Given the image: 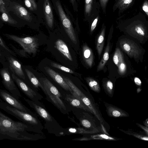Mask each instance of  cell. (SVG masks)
I'll list each match as a JSON object with an SVG mask.
<instances>
[{
  "instance_id": "cell-29",
  "label": "cell",
  "mask_w": 148,
  "mask_h": 148,
  "mask_svg": "<svg viewBox=\"0 0 148 148\" xmlns=\"http://www.w3.org/2000/svg\"><path fill=\"white\" fill-rule=\"evenodd\" d=\"M118 67V71L119 74L121 75L124 74L126 69V65L124 62H123L121 63Z\"/></svg>"
},
{
  "instance_id": "cell-34",
  "label": "cell",
  "mask_w": 148,
  "mask_h": 148,
  "mask_svg": "<svg viewBox=\"0 0 148 148\" xmlns=\"http://www.w3.org/2000/svg\"><path fill=\"white\" fill-rule=\"evenodd\" d=\"M106 87L108 91L110 93H111L113 88V84L110 81H108L106 83Z\"/></svg>"
},
{
  "instance_id": "cell-30",
  "label": "cell",
  "mask_w": 148,
  "mask_h": 148,
  "mask_svg": "<svg viewBox=\"0 0 148 148\" xmlns=\"http://www.w3.org/2000/svg\"><path fill=\"white\" fill-rule=\"evenodd\" d=\"M81 124L86 128H90L91 127L92 124L90 121L85 119H82L80 120Z\"/></svg>"
},
{
  "instance_id": "cell-15",
  "label": "cell",
  "mask_w": 148,
  "mask_h": 148,
  "mask_svg": "<svg viewBox=\"0 0 148 148\" xmlns=\"http://www.w3.org/2000/svg\"><path fill=\"white\" fill-rule=\"evenodd\" d=\"M14 11L20 18L30 22L32 20L29 13L23 7L19 4H15L14 7Z\"/></svg>"
},
{
  "instance_id": "cell-1",
  "label": "cell",
  "mask_w": 148,
  "mask_h": 148,
  "mask_svg": "<svg viewBox=\"0 0 148 148\" xmlns=\"http://www.w3.org/2000/svg\"><path fill=\"white\" fill-rule=\"evenodd\" d=\"M31 125L16 121L0 112V133L19 140H30L33 139L28 132L34 130Z\"/></svg>"
},
{
  "instance_id": "cell-43",
  "label": "cell",
  "mask_w": 148,
  "mask_h": 148,
  "mask_svg": "<svg viewBox=\"0 0 148 148\" xmlns=\"http://www.w3.org/2000/svg\"><path fill=\"white\" fill-rule=\"evenodd\" d=\"M4 3L3 0H0V6Z\"/></svg>"
},
{
  "instance_id": "cell-16",
  "label": "cell",
  "mask_w": 148,
  "mask_h": 148,
  "mask_svg": "<svg viewBox=\"0 0 148 148\" xmlns=\"http://www.w3.org/2000/svg\"><path fill=\"white\" fill-rule=\"evenodd\" d=\"M56 45L57 49L71 61L73 59L66 45L62 40L58 39L56 42Z\"/></svg>"
},
{
  "instance_id": "cell-39",
  "label": "cell",
  "mask_w": 148,
  "mask_h": 148,
  "mask_svg": "<svg viewBox=\"0 0 148 148\" xmlns=\"http://www.w3.org/2000/svg\"><path fill=\"white\" fill-rule=\"evenodd\" d=\"M143 9L147 13V15H148V7L147 5H144L143 6Z\"/></svg>"
},
{
  "instance_id": "cell-22",
  "label": "cell",
  "mask_w": 148,
  "mask_h": 148,
  "mask_svg": "<svg viewBox=\"0 0 148 148\" xmlns=\"http://www.w3.org/2000/svg\"><path fill=\"white\" fill-rule=\"evenodd\" d=\"M104 30H103L99 36L97 41V48L99 59L100 58L104 45Z\"/></svg>"
},
{
  "instance_id": "cell-44",
  "label": "cell",
  "mask_w": 148,
  "mask_h": 148,
  "mask_svg": "<svg viewBox=\"0 0 148 148\" xmlns=\"http://www.w3.org/2000/svg\"><path fill=\"white\" fill-rule=\"evenodd\" d=\"M1 53H0V56H1Z\"/></svg>"
},
{
  "instance_id": "cell-8",
  "label": "cell",
  "mask_w": 148,
  "mask_h": 148,
  "mask_svg": "<svg viewBox=\"0 0 148 148\" xmlns=\"http://www.w3.org/2000/svg\"><path fill=\"white\" fill-rule=\"evenodd\" d=\"M120 45L123 50L130 57L137 58L141 53L138 46L133 41L128 39H123L119 41Z\"/></svg>"
},
{
  "instance_id": "cell-35",
  "label": "cell",
  "mask_w": 148,
  "mask_h": 148,
  "mask_svg": "<svg viewBox=\"0 0 148 148\" xmlns=\"http://www.w3.org/2000/svg\"><path fill=\"white\" fill-rule=\"evenodd\" d=\"M136 32L139 34L144 36L145 35V33L143 29L140 27H136L135 28Z\"/></svg>"
},
{
  "instance_id": "cell-17",
  "label": "cell",
  "mask_w": 148,
  "mask_h": 148,
  "mask_svg": "<svg viewBox=\"0 0 148 148\" xmlns=\"http://www.w3.org/2000/svg\"><path fill=\"white\" fill-rule=\"evenodd\" d=\"M78 95L84 104L91 110L92 113L95 115L101 122H102L100 115H99L95 108L94 107L89 98L86 97L82 92L79 93L78 94Z\"/></svg>"
},
{
  "instance_id": "cell-2",
  "label": "cell",
  "mask_w": 148,
  "mask_h": 148,
  "mask_svg": "<svg viewBox=\"0 0 148 148\" xmlns=\"http://www.w3.org/2000/svg\"><path fill=\"white\" fill-rule=\"evenodd\" d=\"M50 101L62 113H66V108L62 99V96L56 87L47 79L45 78L41 83Z\"/></svg>"
},
{
  "instance_id": "cell-38",
  "label": "cell",
  "mask_w": 148,
  "mask_h": 148,
  "mask_svg": "<svg viewBox=\"0 0 148 148\" xmlns=\"http://www.w3.org/2000/svg\"><path fill=\"white\" fill-rule=\"evenodd\" d=\"M137 125H138L139 127H141L143 130L145 131V132L148 135V128L147 127H145L141 125L140 124H139L136 123Z\"/></svg>"
},
{
  "instance_id": "cell-7",
  "label": "cell",
  "mask_w": 148,
  "mask_h": 148,
  "mask_svg": "<svg viewBox=\"0 0 148 148\" xmlns=\"http://www.w3.org/2000/svg\"><path fill=\"white\" fill-rule=\"evenodd\" d=\"M0 73L6 88L15 97L17 98L21 97V94L12 80L8 69L1 70Z\"/></svg>"
},
{
  "instance_id": "cell-41",
  "label": "cell",
  "mask_w": 148,
  "mask_h": 148,
  "mask_svg": "<svg viewBox=\"0 0 148 148\" xmlns=\"http://www.w3.org/2000/svg\"><path fill=\"white\" fill-rule=\"evenodd\" d=\"M132 0H124V3L125 4H128L130 3Z\"/></svg>"
},
{
  "instance_id": "cell-19",
  "label": "cell",
  "mask_w": 148,
  "mask_h": 148,
  "mask_svg": "<svg viewBox=\"0 0 148 148\" xmlns=\"http://www.w3.org/2000/svg\"><path fill=\"white\" fill-rule=\"evenodd\" d=\"M25 71L29 80L34 86L36 88L40 87L45 94V90L43 86L34 74L28 69H25Z\"/></svg>"
},
{
  "instance_id": "cell-42",
  "label": "cell",
  "mask_w": 148,
  "mask_h": 148,
  "mask_svg": "<svg viewBox=\"0 0 148 148\" xmlns=\"http://www.w3.org/2000/svg\"><path fill=\"white\" fill-rule=\"evenodd\" d=\"M73 6L75 5L76 3V0H70Z\"/></svg>"
},
{
  "instance_id": "cell-40",
  "label": "cell",
  "mask_w": 148,
  "mask_h": 148,
  "mask_svg": "<svg viewBox=\"0 0 148 148\" xmlns=\"http://www.w3.org/2000/svg\"><path fill=\"white\" fill-rule=\"evenodd\" d=\"M91 0H85V3L86 5V9L87 8L89 4L90 3Z\"/></svg>"
},
{
  "instance_id": "cell-26",
  "label": "cell",
  "mask_w": 148,
  "mask_h": 148,
  "mask_svg": "<svg viewBox=\"0 0 148 148\" xmlns=\"http://www.w3.org/2000/svg\"><path fill=\"white\" fill-rule=\"evenodd\" d=\"M86 81L90 88L96 92H99L100 90V86L98 82L95 80L90 78H87Z\"/></svg>"
},
{
  "instance_id": "cell-36",
  "label": "cell",
  "mask_w": 148,
  "mask_h": 148,
  "mask_svg": "<svg viewBox=\"0 0 148 148\" xmlns=\"http://www.w3.org/2000/svg\"><path fill=\"white\" fill-rule=\"evenodd\" d=\"M98 21V18L95 19L93 21L91 27V31L92 32L95 28Z\"/></svg>"
},
{
  "instance_id": "cell-21",
  "label": "cell",
  "mask_w": 148,
  "mask_h": 148,
  "mask_svg": "<svg viewBox=\"0 0 148 148\" xmlns=\"http://www.w3.org/2000/svg\"><path fill=\"white\" fill-rule=\"evenodd\" d=\"M110 46L108 44L106 48L102 58L99 62L97 68V71H99L103 69L109 58Z\"/></svg>"
},
{
  "instance_id": "cell-37",
  "label": "cell",
  "mask_w": 148,
  "mask_h": 148,
  "mask_svg": "<svg viewBox=\"0 0 148 148\" xmlns=\"http://www.w3.org/2000/svg\"><path fill=\"white\" fill-rule=\"evenodd\" d=\"M134 82L138 86H140L141 84L140 80L137 77H135L134 78Z\"/></svg>"
},
{
  "instance_id": "cell-10",
  "label": "cell",
  "mask_w": 148,
  "mask_h": 148,
  "mask_svg": "<svg viewBox=\"0 0 148 148\" xmlns=\"http://www.w3.org/2000/svg\"><path fill=\"white\" fill-rule=\"evenodd\" d=\"M24 99L30 107L33 108L41 118L48 122L52 121V116L43 105L39 103V101H35L25 98Z\"/></svg>"
},
{
  "instance_id": "cell-25",
  "label": "cell",
  "mask_w": 148,
  "mask_h": 148,
  "mask_svg": "<svg viewBox=\"0 0 148 148\" xmlns=\"http://www.w3.org/2000/svg\"><path fill=\"white\" fill-rule=\"evenodd\" d=\"M68 132L71 134H87L96 133L93 131L86 130L81 128H70L68 129Z\"/></svg>"
},
{
  "instance_id": "cell-20",
  "label": "cell",
  "mask_w": 148,
  "mask_h": 148,
  "mask_svg": "<svg viewBox=\"0 0 148 148\" xmlns=\"http://www.w3.org/2000/svg\"><path fill=\"white\" fill-rule=\"evenodd\" d=\"M0 11L1 13V17L3 21L12 24H16L17 23L15 20L10 16L6 11L4 3L0 6Z\"/></svg>"
},
{
  "instance_id": "cell-24",
  "label": "cell",
  "mask_w": 148,
  "mask_h": 148,
  "mask_svg": "<svg viewBox=\"0 0 148 148\" xmlns=\"http://www.w3.org/2000/svg\"><path fill=\"white\" fill-rule=\"evenodd\" d=\"M113 60L114 63L117 66L121 63L123 62V54L119 48H117L116 49Z\"/></svg>"
},
{
  "instance_id": "cell-14",
  "label": "cell",
  "mask_w": 148,
  "mask_h": 148,
  "mask_svg": "<svg viewBox=\"0 0 148 148\" xmlns=\"http://www.w3.org/2000/svg\"><path fill=\"white\" fill-rule=\"evenodd\" d=\"M43 7L47 23L49 27L52 28L53 23V16L51 8L48 0H45Z\"/></svg>"
},
{
  "instance_id": "cell-23",
  "label": "cell",
  "mask_w": 148,
  "mask_h": 148,
  "mask_svg": "<svg viewBox=\"0 0 148 148\" xmlns=\"http://www.w3.org/2000/svg\"><path fill=\"white\" fill-rule=\"evenodd\" d=\"M108 112L110 115L114 117H119L127 116L122 111L118 108L111 106L109 107Z\"/></svg>"
},
{
  "instance_id": "cell-28",
  "label": "cell",
  "mask_w": 148,
  "mask_h": 148,
  "mask_svg": "<svg viewBox=\"0 0 148 148\" xmlns=\"http://www.w3.org/2000/svg\"><path fill=\"white\" fill-rule=\"evenodd\" d=\"M24 0L25 5L30 10L34 11L37 9V5L34 0Z\"/></svg>"
},
{
  "instance_id": "cell-12",
  "label": "cell",
  "mask_w": 148,
  "mask_h": 148,
  "mask_svg": "<svg viewBox=\"0 0 148 148\" xmlns=\"http://www.w3.org/2000/svg\"><path fill=\"white\" fill-rule=\"evenodd\" d=\"M10 67L13 73L25 80V77L22 70L21 65L16 60L12 57L8 58Z\"/></svg>"
},
{
  "instance_id": "cell-32",
  "label": "cell",
  "mask_w": 148,
  "mask_h": 148,
  "mask_svg": "<svg viewBox=\"0 0 148 148\" xmlns=\"http://www.w3.org/2000/svg\"><path fill=\"white\" fill-rule=\"evenodd\" d=\"M0 45L4 49H5L6 51H8L10 54L15 56V54L6 45L3 40L0 37Z\"/></svg>"
},
{
  "instance_id": "cell-3",
  "label": "cell",
  "mask_w": 148,
  "mask_h": 148,
  "mask_svg": "<svg viewBox=\"0 0 148 148\" xmlns=\"http://www.w3.org/2000/svg\"><path fill=\"white\" fill-rule=\"evenodd\" d=\"M6 36L20 44L26 52L29 53H36L38 44L36 38L32 37L20 38L14 35L8 34Z\"/></svg>"
},
{
  "instance_id": "cell-4",
  "label": "cell",
  "mask_w": 148,
  "mask_h": 148,
  "mask_svg": "<svg viewBox=\"0 0 148 148\" xmlns=\"http://www.w3.org/2000/svg\"><path fill=\"white\" fill-rule=\"evenodd\" d=\"M56 4L61 21L67 34L73 43L76 44V35L69 19L66 15L60 2L57 1Z\"/></svg>"
},
{
  "instance_id": "cell-31",
  "label": "cell",
  "mask_w": 148,
  "mask_h": 148,
  "mask_svg": "<svg viewBox=\"0 0 148 148\" xmlns=\"http://www.w3.org/2000/svg\"><path fill=\"white\" fill-rule=\"evenodd\" d=\"M92 138L95 139H108L110 140H114V139L113 138L108 136L107 135L105 134H101L99 135H95L93 136L92 137Z\"/></svg>"
},
{
  "instance_id": "cell-13",
  "label": "cell",
  "mask_w": 148,
  "mask_h": 148,
  "mask_svg": "<svg viewBox=\"0 0 148 148\" xmlns=\"http://www.w3.org/2000/svg\"><path fill=\"white\" fill-rule=\"evenodd\" d=\"M65 99L73 106L83 109L92 113L91 110L79 98L76 97L72 95H66Z\"/></svg>"
},
{
  "instance_id": "cell-11",
  "label": "cell",
  "mask_w": 148,
  "mask_h": 148,
  "mask_svg": "<svg viewBox=\"0 0 148 148\" xmlns=\"http://www.w3.org/2000/svg\"><path fill=\"white\" fill-rule=\"evenodd\" d=\"M45 69L50 77L65 90L70 92L73 96L76 93L74 92L63 78L58 73L50 68L46 67Z\"/></svg>"
},
{
  "instance_id": "cell-33",
  "label": "cell",
  "mask_w": 148,
  "mask_h": 148,
  "mask_svg": "<svg viewBox=\"0 0 148 148\" xmlns=\"http://www.w3.org/2000/svg\"><path fill=\"white\" fill-rule=\"evenodd\" d=\"M128 134H129L130 135H132L133 136H134L135 137H137V138H139L140 139L146 140L147 141H148V137L147 136H145L144 135H139L138 134H134V133H128Z\"/></svg>"
},
{
  "instance_id": "cell-5",
  "label": "cell",
  "mask_w": 148,
  "mask_h": 148,
  "mask_svg": "<svg viewBox=\"0 0 148 148\" xmlns=\"http://www.w3.org/2000/svg\"><path fill=\"white\" fill-rule=\"evenodd\" d=\"M4 107L7 112L20 119L27 124L34 127H38L41 125L40 122L33 115L8 106H5Z\"/></svg>"
},
{
  "instance_id": "cell-9",
  "label": "cell",
  "mask_w": 148,
  "mask_h": 148,
  "mask_svg": "<svg viewBox=\"0 0 148 148\" xmlns=\"http://www.w3.org/2000/svg\"><path fill=\"white\" fill-rule=\"evenodd\" d=\"M0 96L5 101L14 108L22 111L33 114L30 111L24 106L5 91L0 90Z\"/></svg>"
},
{
  "instance_id": "cell-27",
  "label": "cell",
  "mask_w": 148,
  "mask_h": 148,
  "mask_svg": "<svg viewBox=\"0 0 148 148\" xmlns=\"http://www.w3.org/2000/svg\"><path fill=\"white\" fill-rule=\"evenodd\" d=\"M51 65L53 67L57 68L65 72L71 73H74L73 71L72 70L57 63L51 62Z\"/></svg>"
},
{
  "instance_id": "cell-6",
  "label": "cell",
  "mask_w": 148,
  "mask_h": 148,
  "mask_svg": "<svg viewBox=\"0 0 148 148\" xmlns=\"http://www.w3.org/2000/svg\"><path fill=\"white\" fill-rule=\"evenodd\" d=\"M12 76L19 87L31 100L38 101L43 98L42 96L40 94L29 87L22 80L16 76L14 73H12Z\"/></svg>"
},
{
  "instance_id": "cell-18",
  "label": "cell",
  "mask_w": 148,
  "mask_h": 148,
  "mask_svg": "<svg viewBox=\"0 0 148 148\" xmlns=\"http://www.w3.org/2000/svg\"><path fill=\"white\" fill-rule=\"evenodd\" d=\"M83 54L86 63L89 67H91L93 62V54L91 49L86 45L83 46Z\"/></svg>"
}]
</instances>
